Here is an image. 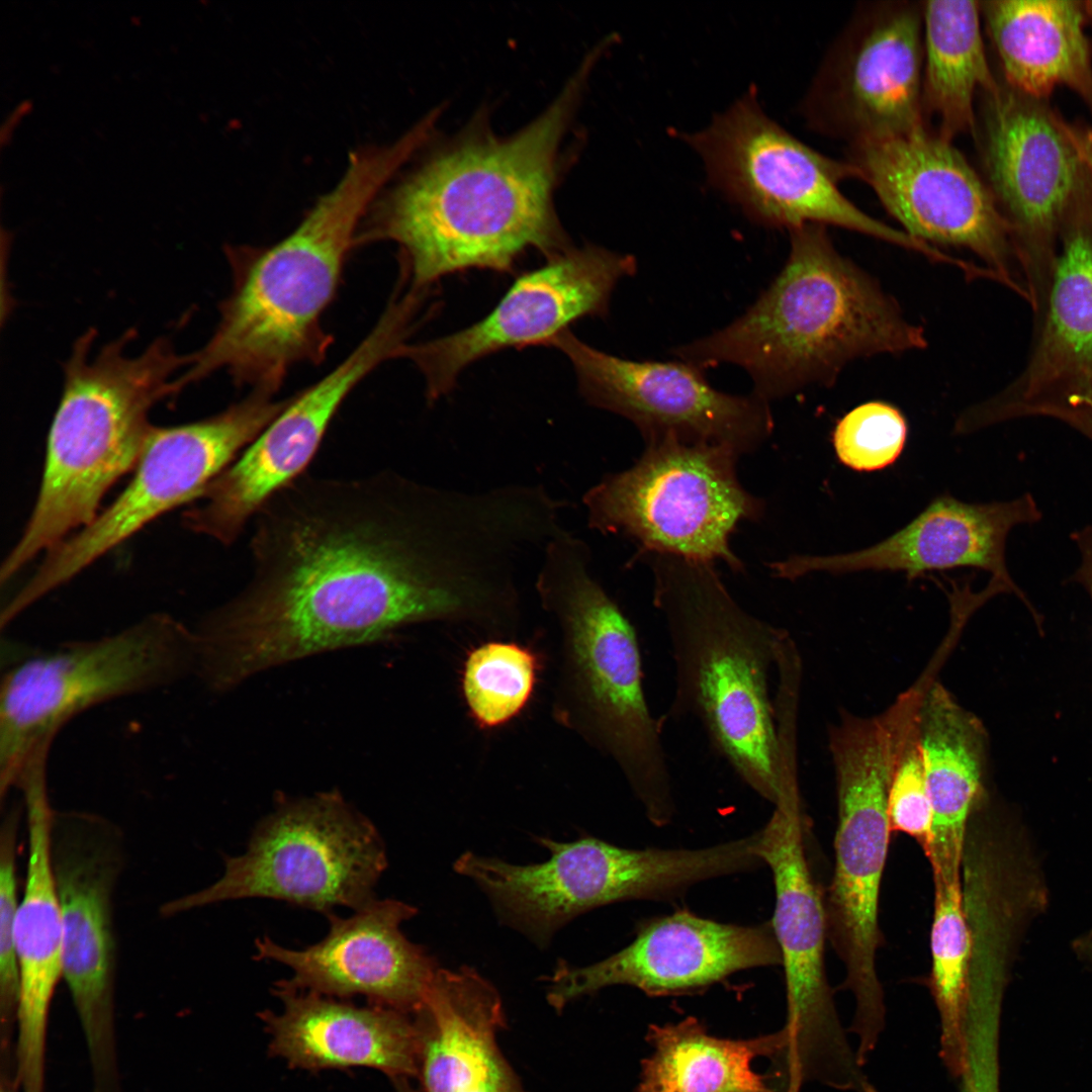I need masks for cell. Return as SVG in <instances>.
Here are the masks:
<instances>
[{
  "instance_id": "6da1fadb",
  "label": "cell",
  "mask_w": 1092,
  "mask_h": 1092,
  "mask_svg": "<svg viewBox=\"0 0 1092 1092\" xmlns=\"http://www.w3.org/2000/svg\"><path fill=\"white\" fill-rule=\"evenodd\" d=\"M253 520L250 580L195 625L203 671L221 691L408 625L506 626L519 610L532 529L508 485L468 491L393 471H305Z\"/></svg>"
},
{
  "instance_id": "7a4b0ae2",
  "label": "cell",
  "mask_w": 1092,
  "mask_h": 1092,
  "mask_svg": "<svg viewBox=\"0 0 1092 1092\" xmlns=\"http://www.w3.org/2000/svg\"><path fill=\"white\" fill-rule=\"evenodd\" d=\"M586 73L515 135H467L433 157L370 207L357 245L396 243L402 283L422 291L466 270L510 272L533 249L549 257L568 248L553 190Z\"/></svg>"
},
{
  "instance_id": "3957f363",
  "label": "cell",
  "mask_w": 1092,
  "mask_h": 1092,
  "mask_svg": "<svg viewBox=\"0 0 1092 1092\" xmlns=\"http://www.w3.org/2000/svg\"><path fill=\"white\" fill-rule=\"evenodd\" d=\"M412 154L404 139L357 150L338 185L284 239L268 247L225 246L232 290L210 339L179 375L182 389L222 370L235 384L273 395L295 365L325 359L333 338L323 317L361 220Z\"/></svg>"
},
{
  "instance_id": "277c9868",
  "label": "cell",
  "mask_w": 1092,
  "mask_h": 1092,
  "mask_svg": "<svg viewBox=\"0 0 1092 1092\" xmlns=\"http://www.w3.org/2000/svg\"><path fill=\"white\" fill-rule=\"evenodd\" d=\"M789 232V257L767 289L728 326L674 349L680 361L702 371L737 365L769 402L832 383L854 359L926 347L923 329L835 249L825 225Z\"/></svg>"
},
{
  "instance_id": "5b68a950",
  "label": "cell",
  "mask_w": 1092,
  "mask_h": 1092,
  "mask_svg": "<svg viewBox=\"0 0 1092 1092\" xmlns=\"http://www.w3.org/2000/svg\"><path fill=\"white\" fill-rule=\"evenodd\" d=\"M133 329L92 356L97 331L73 344L64 364L61 399L48 438L39 491L25 528L4 559V584L41 552H49L90 524L105 493L134 470L154 425L151 411L182 390L177 374L191 355L167 337L127 356Z\"/></svg>"
},
{
  "instance_id": "8992f818",
  "label": "cell",
  "mask_w": 1092,
  "mask_h": 1092,
  "mask_svg": "<svg viewBox=\"0 0 1092 1092\" xmlns=\"http://www.w3.org/2000/svg\"><path fill=\"white\" fill-rule=\"evenodd\" d=\"M643 558L674 667L666 717L696 719L737 777L775 804L780 750L769 679L785 630L741 607L713 563Z\"/></svg>"
},
{
  "instance_id": "52a82bcc",
  "label": "cell",
  "mask_w": 1092,
  "mask_h": 1092,
  "mask_svg": "<svg viewBox=\"0 0 1092 1092\" xmlns=\"http://www.w3.org/2000/svg\"><path fill=\"white\" fill-rule=\"evenodd\" d=\"M541 555L535 587L562 631L565 716L616 764L648 819L665 824L674 812L671 774L636 630L592 574L582 539L564 529Z\"/></svg>"
},
{
  "instance_id": "ba28073f",
  "label": "cell",
  "mask_w": 1092,
  "mask_h": 1092,
  "mask_svg": "<svg viewBox=\"0 0 1092 1092\" xmlns=\"http://www.w3.org/2000/svg\"><path fill=\"white\" fill-rule=\"evenodd\" d=\"M195 663L192 628L165 613L16 662L0 685L1 802L25 775L47 769L54 739L73 718L194 676Z\"/></svg>"
},
{
  "instance_id": "9c48e42d",
  "label": "cell",
  "mask_w": 1092,
  "mask_h": 1092,
  "mask_svg": "<svg viewBox=\"0 0 1092 1092\" xmlns=\"http://www.w3.org/2000/svg\"><path fill=\"white\" fill-rule=\"evenodd\" d=\"M838 819L834 870L825 899L827 936L845 969L851 992L849 1031L864 1049L875 1046L885 1025V1002L877 973L882 944L879 901L892 828L888 793L899 746L895 728L880 717H844L831 729Z\"/></svg>"
},
{
  "instance_id": "30bf717a",
  "label": "cell",
  "mask_w": 1092,
  "mask_h": 1092,
  "mask_svg": "<svg viewBox=\"0 0 1092 1092\" xmlns=\"http://www.w3.org/2000/svg\"><path fill=\"white\" fill-rule=\"evenodd\" d=\"M374 824L338 791L277 800L255 827L246 850L224 857L222 875L201 890L174 898L162 917L224 901L265 898L318 911L360 910L375 898L386 870Z\"/></svg>"
},
{
  "instance_id": "8fae6325",
  "label": "cell",
  "mask_w": 1092,
  "mask_h": 1092,
  "mask_svg": "<svg viewBox=\"0 0 1092 1092\" xmlns=\"http://www.w3.org/2000/svg\"><path fill=\"white\" fill-rule=\"evenodd\" d=\"M534 838L550 852L543 862L514 864L467 851L453 868L485 893L502 922L540 947L564 924L594 908L670 898L741 867L732 842L700 849H632L589 835L570 842Z\"/></svg>"
},
{
  "instance_id": "7c38bea8",
  "label": "cell",
  "mask_w": 1092,
  "mask_h": 1092,
  "mask_svg": "<svg viewBox=\"0 0 1092 1092\" xmlns=\"http://www.w3.org/2000/svg\"><path fill=\"white\" fill-rule=\"evenodd\" d=\"M738 458L719 446L645 443L631 467L607 474L583 494L588 526L628 538L641 557L721 561L742 571L731 536L740 523L759 520L764 508L740 483Z\"/></svg>"
},
{
  "instance_id": "4fadbf2b",
  "label": "cell",
  "mask_w": 1092,
  "mask_h": 1092,
  "mask_svg": "<svg viewBox=\"0 0 1092 1092\" xmlns=\"http://www.w3.org/2000/svg\"><path fill=\"white\" fill-rule=\"evenodd\" d=\"M710 184L752 221L789 231L835 225L940 261L935 247L867 214L839 190L850 165L808 147L770 119L750 89L705 129L685 136Z\"/></svg>"
},
{
  "instance_id": "5bb4252c",
  "label": "cell",
  "mask_w": 1092,
  "mask_h": 1092,
  "mask_svg": "<svg viewBox=\"0 0 1092 1092\" xmlns=\"http://www.w3.org/2000/svg\"><path fill=\"white\" fill-rule=\"evenodd\" d=\"M290 398V397H289ZM289 398L253 391L206 419L154 426L123 491L87 526L46 553L12 599L24 612L159 516L192 504L282 412Z\"/></svg>"
},
{
  "instance_id": "9a60e30c",
  "label": "cell",
  "mask_w": 1092,
  "mask_h": 1092,
  "mask_svg": "<svg viewBox=\"0 0 1092 1092\" xmlns=\"http://www.w3.org/2000/svg\"><path fill=\"white\" fill-rule=\"evenodd\" d=\"M974 136L984 180L1008 221L1033 312L1043 313L1066 209L1092 181L1068 130L1045 100L1003 81L981 92Z\"/></svg>"
},
{
  "instance_id": "2e32d148",
  "label": "cell",
  "mask_w": 1092,
  "mask_h": 1092,
  "mask_svg": "<svg viewBox=\"0 0 1092 1092\" xmlns=\"http://www.w3.org/2000/svg\"><path fill=\"white\" fill-rule=\"evenodd\" d=\"M757 833L756 852L772 874V930L785 969L787 1036L784 1057L792 1075L848 1090L864 1077L863 1066L837 1016L825 969V902L811 873L804 844L800 791L774 805Z\"/></svg>"
},
{
  "instance_id": "e0dca14e",
  "label": "cell",
  "mask_w": 1092,
  "mask_h": 1092,
  "mask_svg": "<svg viewBox=\"0 0 1092 1092\" xmlns=\"http://www.w3.org/2000/svg\"><path fill=\"white\" fill-rule=\"evenodd\" d=\"M51 849L63 926L62 978L84 1033L93 1092H118L113 895L124 866L123 836L96 813L55 810Z\"/></svg>"
},
{
  "instance_id": "ac0fdd59",
  "label": "cell",
  "mask_w": 1092,
  "mask_h": 1092,
  "mask_svg": "<svg viewBox=\"0 0 1092 1092\" xmlns=\"http://www.w3.org/2000/svg\"><path fill=\"white\" fill-rule=\"evenodd\" d=\"M846 162L902 231L933 247L971 251L996 281L1026 299L1011 228L984 178L952 142L924 127L848 146Z\"/></svg>"
},
{
  "instance_id": "d6986e66",
  "label": "cell",
  "mask_w": 1092,
  "mask_h": 1092,
  "mask_svg": "<svg viewBox=\"0 0 1092 1092\" xmlns=\"http://www.w3.org/2000/svg\"><path fill=\"white\" fill-rule=\"evenodd\" d=\"M921 2L861 3L826 53L802 102L811 129L848 146L927 127Z\"/></svg>"
},
{
  "instance_id": "ffe728a7",
  "label": "cell",
  "mask_w": 1092,
  "mask_h": 1092,
  "mask_svg": "<svg viewBox=\"0 0 1092 1092\" xmlns=\"http://www.w3.org/2000/svg\"><path fill=\"white\" fill-rule=\"evenodd\" d=\"M549 346L570 360L586 401L629 420L645 443L675 439L724 447L740 457L756 450L772 432L768 401L753 392H722L702 370L680 360L620 358L588 346L569 330Z\"/></svg>"
},
{
  "instance_id": "44dd1931",
  "label": "cell",
  "mask_w": 1092,
  "mask_h": 1092,
  "mask_svg": "<svg viewBox=\"0 0 1092 1092\" xmlns=\"http://www.w3.org/2000/svg\"><path fill=\"white\" fill-rule=\"evenodd\" d=\"M636 269L630 254L596 245L569 246L518 276L479 322L442 338L407 343L400 357L417 365L426 379L428 399L437 400L473 362L509 348L549 346L571 324L606 315L615 286Z\"/></svg>"
},
{
  "instance_id": "7402d4cb",
  "label": "cell",
  "mask_w": 1092,
  "mask_h": 1092,
  "mask_svg": "<svg viewBox=\"0 0 1092 1092\" xmlns=\"http://www.w3.org/2000/svg\"><path fill=\"white\" fill-rule=\"evenodd\" d=\"M400 345L395 326L377 321L339 365L291 396L264 431L204 487L183 513V525L223 545L233 544L272 494L305 472L345 398L382 362L396 358Z\"/></svg>"
},
{
  "instance_id": "603a6c76",
  "label": "cell",
  "mask_w": 1092,
  "mask_h": 1092,
  "mask_svg": "<svg viewBox=\"0 0 1092 1092\" xmlns=\"http://www.w3.org/2000/svg\"><path fill=\"white\" fill-rule=\"evenodd\" d=\"M782 965L771 923L736 925L678 911L645 923L633 941L585 967L561 962L548 982L556 1010L605 987L625 985L664 996L709 987L739 971Z\"/></svg>"
},
{
  "instance_id": "cb8c5ba5",
  "label": "cell",
  "mask_w": 1092,
  "mask_h": 1092,
  "mask_svg": "<svg viewBox=\"0 0 1092 1092\" xmlns=\"http://www.w3.org/2000/svg\"><path fill=\"white\" fill-rule=\"evenodd\" d=\"M1018 377L967 413L974 430L1092 388V182L1066 209L1046 304Z\"/></svg>"
},
{
  "instance_id": "d4e9b609",
  "label": "cell",
  "mask_w": 1092,
  "mask_h": 1092,
  "mask_svg": "<svg viewBox=\"0 0 1092 1092\" xmlns=\"http://www.w3.org/2000/svg\"><path fill=\"white\" fill-rule=\"evenodd\" d=\"M415 906L376 899L348 918L327 915L330 928L314 944L284 947L269 936L256 940L257 961L292 971L277 986L325 995H363L402 1012H417L439 969L434 957L412 942L400 925L417 915Z\"/></svg>"
},
{
  "instance_id": "484cf974",
  "label": "cell",
  "mask_w": 1092,
  "mask_h": 1092,
  "mask_svg": "<svg viewBox=\"0 0 1092 1092\" xmlns=\"http://www.w3.org/2000/svg\"><path fill=\"white\" fill-rule=\"evenodd\" d=\"M1040 519L1029 493L988 504L941 494L905 527L871 547L826 556L795 555L769 563V568L776 577L793 580L813 572L868 570L901 571L912 579L929 571L973 567L1018 588L1006 565V539L1014 527Z\"/></svg>"
},
{
  "instance_id": "4316f807",
  "label": "cell",
  "mask_w": 1092,
  "mask_h": 1092,
  "mask_svg": "<svg viewBox=\"0 0 1092 1092\" xmlns=\"http://www.w3.org/2000/svg\"><path fill=\"white\" fill-rule=\"evenodd\" d=\"M20 792L27 827V863L15 921L20 978L15 1081L20 1092H44L49 1015L62 978L63 926L51 849L55 810L48 781H31Z\"/></svg>"
},
{
  "instance_id": "83f0119b",
  "label": "cell",
  "mask_w": 1092,
  "mask_h": 1092,
  "mask_svg": "<svg viewBox=\"0 0 1092 1092\" xmlns=\"http://www.w3.org/2000/svg\"><path fill=\"white\" fill-rule=\"evenodd\" d=\"M416 1013L424 1092H526L496 1041L499 994L476 971L439 968Z\"/></svg>"
},
{
  "instance_id": "f1b7e54d",
  "label": "cell",
  "mask_w": 1092,
  "mask_h": 1092,
  "mask_svg": "<svg viewBox=\"0 0 1092 1092\" xmlns=\"http://www.w3.org/2000/svg\"><path fill=\"white\" fill-rule=\"evenodd\" d=\"M284 1008L268 1015L273 1052L291 1065L318 1069L365 1066L417 1076V1025L393 1008H363L277 986Z\"/></svg>"
},
{
  "instance_id": "f546056e",
  "label": "cell",
  "mask_w": 1092,
  "mask_h": 1092,
  "mask_svg": "<svg viewBox=\"0 0 1092 1092\" xmlns=\"http://www.w3.org/2000/svg\"><path fill=\"white\" fill-rule=\"evenodd\" d=\"M916 726L933 812L924 853L933 880L961 879L968 824L987 799L986 733L981 721L937 681L922 695Z\"/></svg>"
},
{
  "instance_id": "4dcf8cb0",
  "label": "cell",
  "mask_w": 1092,
  "mask_h": 1092,
  "mask_svg": "<svg viewBox=\"0 0 1092 1092\" xmlns=\"http://www.w3.org/2000/svg\"><path fill=\"white\" fill-rule=\"evenodd\" d=\"M982 20L1004 83L1045 100L1057 87L1074 91L1092 111V58L1084 1H980Z\"/></svg>"
},
{
  "instance_id": "1f68e13d",
  "label": "cell",
  "mask_w": 1092,
  "mask_h": 1092,
  "mask_svg": "<svg viewBox=\"0 0 1092 1092\" xmlns=\"http://www.w3.org/2000/svg\"><path fill=\"white\" fill-rule=\"evenodd\" d=\"M922 108L925 123L953 142L974 133L976 99L998 88L988 62L980 1H923Z\"/></svg>"
},
{
  "instance_id": "d6a6232c",
  "label": "cell",
  "mask_w": 1092,
  "mask_h": 1092,
  "mask_svg": "<svg viewBox=\"0 0 1092 1092\" xmlns=\"http://www.w3.org/2000/svg\"><path fill=\"white\" fill-rule=\"evenodd\" d=\"M651 1054L642 1061L636 1092H774L753 1070L759 1057H783V1029L747 1039L714 1036L697 1018L648 1028Z\"/></svg>"
},
{
  "instance_id": "836d02e7",
  "label": "cell",
  "mask_w": 1092,
  "mask_h": 1092,
  "mask_svg": "<svg viewBox=\"0 0 1092 1092\" xmlns=\"http://www.w3.org/2000/svg\"><path fill=\"white\" fill-rule=\"evenodd\" d=\"M930 930L929 989L940 1025V1057L958 1077L964 1053L972 952L971 932L960 880H936Z\"/></svg>"
},
{
  "instance_id": "e575fe53",
  "label": "cell",
  "mask_w": 1092,
  "mask_h": 1092,
  "mask_svg": "<svg viewBox=\"0 0 1092 1092\" xmlns=\"http://www.w3.org/2000/svg\"><path fill=\"white\" fill-rule=\"evenodd\" d=\"M538 660L527 647L492 641L467 656L462 691L470 715L481 728L498 727L527 705L536 682Z\"/></svg>"
},
{
  "instance_id": "d590c367",
  "label": "cell",
  "mask_w": 1092,
  "mask_h": 1092,
  "mask_svg": "<svg viewBox=\"0 0 1092 1092\" xmlns=\"http://www.w3.org/2000/svg\"><path fill=\"white\" fill-rule=\"evenodd\" d=\"M908 434L905 417L884 401H868L846 413L835 425L832 445L838 460L856 471H876L901 455Z\"/></svg>"
},
{
  "instance_id": "8d00e7d4",
  "label": "cell",
  "mask_w": 1092,
  "mask_h": 1092,
  "mask_svg": "<svg viewBox=\"0 0 1092 1092\" xmlns=\"http://www.w3.org/2000/svg\"><path fill=\"white\" fill-rule=\"evenodd\" d=\"M23 804L12 803L2 817L0 828V1015L2 1052L10 1050L16 1024L20 978L15 945L18 910L17 852Z\"/></svg>"
},
{
  "instance_id": "74e56055",
  "label": "cell",
  "mask_w": 1092,
  "mask_h": 1092,
  "mask_svg": "<svg viewBox=\"0 0 1092 1092\" xmlns=\"http://www.w3.org/2000/svg\"><path fill=\"white\" fill-rule=\"evenodd\" d=\"M888 815L892 831L909 835L924 852L927 850L932 836L933 812L916 716L897 751L888 793Z\"/></svg>"
},
{
  "instance_id": "f35d334b",
  "label": "cell",
  "mask_w": 1092,
  "mask_h": 1092,
  "mask_svg": "<svg viewBox=\"0 0 1092 1092\" xmlns=\"http://www.w3.org/2000/svg\"><path fill=\"white\" fill-rule=\"evenodd\" d=\"M1071 537L1081 555L1080 565L1072 579L1083 585L1092 600V525L1074 532Z\"/></svg>"
},
{
  "instance_id": "ab89813d",
  "label": "cell",
  "mask_w": 1092,
  "mask_h": 1092,
  "mask_svg": "<svg viewBox=\"0 0 1092 1092\" xmlns=\"http://www.w3.org/2000/svg\"><path fill=\"white\" fill-rule=\"evenodd\" d=\"M31 109V100L25 98L17 102L6 114L0 126V144L2 147L10 143L15 127L19 124L21 119L30 112Z\"/></svg>"
},
{
  "instance_id": "60d3db41",
  "label": "cell",
  "mask_w": 1092,
  "mask_h": 1092,
  "mask_svg": "<svg viewBox=\"0 0 1092 1092\" xmlns=\"http://www.w3.org/2000/svg\"><path fill=\"white\" fill-rule=\"evenodd\" d=\"M1070 138L1092 178V127H1076L1068 125Z\"/></svg>"
},
{
  "instance_id": "b9f144b4",
  "label": "cell",
  "mask_w": 1092,
  "mask_h": 1092,
  "mask_svg": "<svg viewBox=\"0 0 1092 1092\" xmlns=\"http://www.w3.org/2000/svg\"><path fill=\"white\" fill-rule=\"evenodd\" d=\"M1072 949L1078 960L1092 969V926L1074 938Z\"/></svg>"
},
{
  "instance_id": "7bdbcfd3",
  "label": "cell",
  "mask_w": 1092,
  "mask_h": 1092,
  "mask_svg": "<svg viewBox=\"0 0 1092 1092\" xmlns=\"http://www.w3.org/2000/svg\"><path fill=\"white\" fill-rule=\"evenodd\" d=\"M1084 8H1085L1087 17H1089L1092 20V0L1084 1Z\"/></svg>"
},
{
  "instance_id": "ee69618b",
  "label": "cell",
  "mask_w": 1092,
  "mask_h": 1092,
  "mask_svg": "<svg viewBox=\"0 0 1092 1092\" xmlns=\"http://www.w3.org/2000/svg\"><path fill=\"white\" fill-rule=\"evenodd\" d=\"M1 1092H15L9 1085H2Z\"/></svg>"
},
{
  "instance_id": "f6af8a7d",
  "label": "cell",
  "mask_w": 1092,
  "mask_h": 1092,
  "mask_svg": "<svg viewBox=\"0 0 1092 1092\" xmlns=\"http://www.w3.org/2000/svg\"><path fill=\"white\" fill-rule=\"evenodd\" d=\"M401 1092H414V1091H412L411 1089H404V1086H403L402 1089H401Z\"/></svg>"
}]
</instances>
